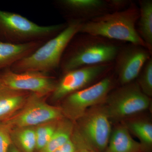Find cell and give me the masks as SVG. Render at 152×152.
<instances>
[{
	"mask_svg": "<svg viewBox=\"0 0 152 152\" xmlns=\"http://www.w3.org/2000/svg\"><path fill=\"white\" fill-rule=\"evenodd\" d=\"M123 44L100 36L78 33L66 48L59 69L64 74L83 67L114 63Z\"/></svg>",
	"mask_w": 152,
	"mask_h": 152,
	"instance_id": "6da1fadb",
	"label": "cell"
},
{
	"mask_svg": "<svg viewBox=\"0 0 152 152\" xmlns=\"http://www.w3.org/2000/svg\"><path fill=\"white\" fill-rule=\"evenodd\" d=\"M139 15L138 5L132 1L124 10L106 14L82 23L79 33L136 44L147 48L136 29Z\"/></svg>",
	"mask_w": 152,
	"mask_h": 152,
	"instance_id": "7a4b0ae2",
	"label": "cell"
},
{
	"mask_svg": "<svg viewBox=\"0 0 152 152\" xmlns=\"http://www.w3.org/2000/svg\"><path fill=\"white\" fill-rule=\"evenodd\" d=\"M64 29L44 43L31 54L11 67L15 72H36L48 74L59 69L62 57L69 43L78 34L82 23L67 22Z\"/></svg>",
	"mask_w": 152,
	"mask_h": 152,
	"instance_id": "3957f363",
	"label": "cell"
},
{
	"mask_svg": "<svg viewBox=\"0 0 152 152\" xmlns=\"http://www.w3.org/2000/svg\"><path fill=\"white\" fill-rule=\"evenodd\" d=\"M67 26V23L40 26L21 15L0 10V41L4 42H46L58 34Z\"/></svg>",
	"mask_w": 152,
	"mask_h": 152,
	"instance_id": "277c9868",
	"label": "cell"
},
{
	"mask_svg": "<svg viewBox=\"0 0 152 152\" xmlns=\"http://www.w3.org/2000/svg\"><path fill=\"white\" fill-rule=\"evenodd\" d=\"M116 81L110 73L96 83L68 95L61 107L64 117L76 121L89 109L104 103Z\"/></svg>",
	"mask_w": 152,
	"mask_h": 152,
	"instance_id": "5b68a950",
	"label": "cell"
},
{
	"mask_svg": "<svg viewBox=\"0 0 152 152\" xmlns=\"http://www.w3.org/2000/svg\"><path fill=\"white\" fill-rule=\"evenodd\" d=\"M77 121L75 131L85 145L95 152H104L112 132L104 105L89 109Z\"/></svg>",
	"mask_w": 152,
	"mask_h": 152,
	"instance_id": "8992f818",
	"label": "cell"
},
{
	"mask_svg": "<svg viewBox=\"0 0 152 152\" xmlns=\"http://www.w3.org/2000/svg\"><path fill=\"white\" fill-rule=\"evenodd\" d=\"M104 103L110 120L118 121L146 110L151 98L142 92L135 80L111 91Z\"/></svg>",
	"mask_w": 152,
	"mask_h": 152,
	"instance_id": "52a82bcc",
	"label": "cell"
},
{
	"mask_svg": "<svg viewBox=\"0 0 152 152\" xmlns=\"http://www.w3.org/2000/svg\"><path fill=\"white\" fill-rule=\"evenodd\" d=\"M44 98L31 93L23 107L1 123L11 131L18 128L35 127L62 119L64 116L61 108L49 104Z\"/></svg>",
	"mask_w": 152,
	"mask_h": 152,
	"instance_id": "ba28073f",
	"label": "cell"
},
{
	"mask_svg": "<svg viewBox=\"0 0 152 152\" xmlns=\"http://www.w3.org/2000/svg\"><path fill=\"white\" fill-rule=\"evenodd\" d=\"M113 69L114 63H107L83 67L63 74L51 94L52 100H61L68 95L96 83Z\"/></svg>",
	"mask_w": 152,
	"mask_h": 152,
	"instance_id": "9c48e42d",
	"label": "cell"
},
{
	"mask_svg": "<svg viewBox=\"0 0 152 152\" xmlns=\"http://www.w3.org/2000/svg\"><path fill=\"white\" fill-rule=\"evenodd\" d=\"M55 4L67 22L77 21L82 23L124 8L121 0H58Z\"/></svg>",
	"mask_w": 152,
	"mask_h": 152,
	"instance_id": "30bf717a",
	"label": "cell"
},
{
	"mask_svg": "<svg viewBox=\"0 0 152 152\" xmlns=\"http://www.w3.org/2000/svg\"><path fill=\"white\" fill-rule=\"evenodd\" d=\"M152 53L145 47L130 43L121 47L114 62L113 70L120 86L136 80Z\"/></svg>",
	"mask_w": 152,
	"mask_h": 152,
	"instance_id": "8fae6325",
	"label": "cell"
},
{
	"mask_svg": "<svg viewBox=\"0 0 152 152\" xmlns=\"http://www.w3.org/2000/svg\"><path fill=\"white\" fill-rule=\"evenodd\" d=\"M0 81L12 89L45 97L53 91L57 82L48 74L36 72L17 73L7 68L0 71Z\"/></svg>",
	"mask_w": 152,
	"mask_h": 152,
	"instance_id": "7c38bea8",
	"label": "cell"
},
{
	"mask_svg": "<svg viewBox=\"0 0 152 152\" xmlns=\"http://www.w3.org/2000/svg\"><path fill=\"white\" fill-rule=\"evenodd\" d=\"M45 42H31L23 44H13L0 41V71L10 68L31 54Z\"/></svg>",
	"mask_w": 152,
	"mask_h": 152,
	"instance_id": "4fadbf2b",
	"label": "cell"
},
{
	"mask_svg": "<svg viewBox=\"0 0 152 152\" xmlns=\"http://www.w3.org/2000/svg\"><path fill=\"white\" fill-rule=\"evenodd\" d=\"M31 94L28 92L12 89L0 81V123L21 109Z\"/></svg>",
	"mask_w": 152,
	"mask_h": 152,
	"instance_id": "5bb4252c",
	"label": "cell"
},
{
	"mask_svg": "<svg viewBox=\"0 0 152 152\" xmlns=\"http://www.w3.org/2000/svg\"><path fill=\"white\" fill-rule=\"evenodd\" d=\"M104 152H148L139 142L136 141L125 125H121L112 132Z\"/></svg>",
	"mask_w": 152,
	"mask_h": 152,
	"instance_id": "9a60e30c",
	"label": "cell"
},
{
	"mask_svg": "<svg viewBox=\"0 0 152 152\" xmlns=\"http://www.w3.org/2000/svg\"><path fill=\"white\" fill-rule=\"evenodd\" d=\"M140 15L136 25L137 32L152 53V1L140 0Z\"/></svg>",
	"mask_w": 152,
	"mask_h": 152,
	"instance_id": "2e32d148",
	"label": "cell"
},
{
	"mask_svg": "<svg viewBox=\"0 0 152 152\" xmlns=\"http://www.w3.org/2000/svg\"><path fill=\"white\" fill-rule=\"evenodd\" d=\"M73 122L67 118L59 120L51 139L39 152H55L70 140L75 129Z\"/></svg>",
	"mask_w": 152,
	"mask_h": 152,
	"instance_id": "e0dca14e",
	"label": "cell"
},
{
	"mask_svg": "<svg viewBox=\"0 0 152 152\" xmlns=\"http://www.w3.org/2000/svg\"><path fill=\"white\" fill-rule=\"evenodd\" d=\"M124 125L130 132L139 139L147 152L151 151L152 146V124L151 122L140 119L130 121Z\"/></svg>",
	"mask_w": 152,
	"mask_h": 152,
	"instance_id": "ac0fdd59",
	"label": "cell"
},
{
	"mask_svg": "<svg viewBox=\"0 0 152 152\" xmlns=\"http://www.w3.org/2000/svg\"><path fill=\"white\" fill-rule=\"evenodd\" d=\"M12 142L18 145L24 152H34L36 148L35 127L18 128L10 131Z\"/></svg>",
	"mask_w": 152,
	"mask_h": 152,
	"instance_id": "d6986e66",
	"label": "cell"
},
{
	"mask_svg": "<svg viewBox=\"0 0 152 152\" xmlns=\"http://www.w3.org/2000/svg\"><path fill=\"white\" fill-rule=\"evenodd\" d=\"M59 121L45 123L35 127L36 150H37L38 151L45 146L50 141L56 130Z\"/></svg>",
	"mask_w": 152,
	"mask_h": 152,
	"instance_id": "ffe728a7",
	"label": "cell"
},
{
	"mask_svg": "<svg viewBox=\"0 0 152 152\" xmlns=\"http://www.w3.org/2000/svg\"><path fill=\"white\" fill-rule=\"evenodd\" d=\"M142 92L149 97L152 96V58L148 60L136 79Z\"/></svg>",
	"mask_w": 152,
	"mask_h": 152,
	"instance_id": "44dd1931",
	"label": "cell"
},
{
	"mask_svg": "<svg viewBox=\"0 0 152 152\" xmlns=\"http://www.w3.org/2000/svg\"><path fill=\"white\" fill-rule=\"evenodd\" d=\"M12 142L10 130L5 125L0 123V152H8Z\"/></svg>",
	"mask_w": 152,
	"mask_h": 152,
	"instance_id": "7402d4cb",
	"label": "cell"
},
{
	"mask_svg": "<svg viewBox=\"0 0 152 152\" xmlns=\"http://www.w3.org/2000/svg\"><path fill=\"white\" fill-rule=\"evenodd\" d=\"M77 148L75 142L71 138L66 143L59 148L55 152H77Z\"/></svg>",
	"mask_w": 152,
	"mask_h": 152,
	"instance_id": "603a6c76",
	"label": "cell"
},
{
	"mask_svg": "<svg viewBox=\"0 0 152 152\" xmlns=\"http://www.w3.org/2000/svg\"><path fill=\"white\" fill-rule=\"evenodd\" d=\"M73 140L77 148V152H96L87 147L78 137H75Z\"/></svg>",
	"mask_w": 152,
	"mask_h": 152,
	"instance_id": "cb8c5ba5",
	"label": "cell"
},
{
	"mask_svg": "<svg viewBox=\"0 0 152 152\" xmlns=\"http://www.w3.org/2000/svg\"><path fill=\"white\" fill-rule=\"evenodd\" d=\"M8 152H20V151L18 150V148L12 142L11 144L10 148H9L8 151Z\"/></svg>",
	"mask_w": 152,
	"mask_h": 152,
	"instance_id": "d4e9b609",
	"label": "cell"
}]
</instances>
